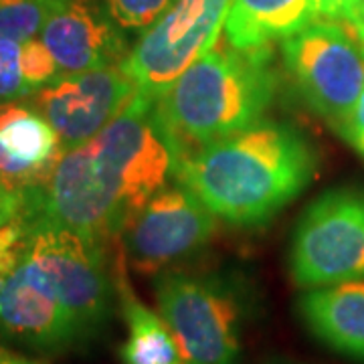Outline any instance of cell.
<instances>
[{"instance_id": "obj_1", "label": "cell", "mask_w": 364, "mask_h": 364, "mask_svg": "<svg viewBox=\"0 0 364 364\" xmlns=\"http://www.w3.org/2000/svg\"><path fill=\"white\" fill-rule=\"evenodd\" d=\"M178 158L156 112L138 91L132 104L90 142L61 154L26 213L107 243L119 239L138 210L176 181Z\"/></svg>"}, {"instance_id": "obj_2", "label": "cell", "mask_w": 364, "mask_h": 364, "mask_svg": "<svg viewBox=\"0 0 364 364\" xmlns=\"http://www.w3.org/2000/svg\"><path fill=\"white\" fill-rule=\"evenodd\" d=\"M318 172V152L294 126L261 119L203 146L176 168V181L233 225H259L289 205Z\"/></svg>"}, {"instance_id": "obj_3", "label": "cell", "mask_w": 364, "mask_h": 364, "mask_svg": "<svg viewBox=\"0 0 364 364\" xmlns=\"http://www.w3.org/2000/svg\"><path fill=\"white\" fill-rule=\"evenodd\" d=\"M275 91L272 47L237 49L223 37L158 95L156 112L181 162L261 122Z\"/></svg>"}, {"instance_id": "obj_4", "label": "cell", "mask_w": 364, "mask_h": 364, "mask_svg": "<svg viewBox=\"0 0 364 364\" xmlns=\"http://www.w3.org/2000/svg\"><path fill=\"white\" fill-rule=\"evenodd\" d=\"M154 299L184 364L239 363L249 308L231 277L166 269L154 277Z\"/></svg>"}, {"instance_id": "obj_5", "label": "cell", "mask_w": 364, "mask_h": 364, "mask_svg": "<svg viewBox=\"0 0 364 364\" xmlns=\"http://www.w3.org/2000/svg\"><path fill=\"white\" fill-rule=\"evenodd\" d=\"M26 219L23 253L43 272L90 342L109 322L117 299L105 245L28 213Z\"/></svg>"}, {"instance_id": "obj_6", "label": "cell", "mask_w": 364, "mask_h": 364, "mask_svg": "<svg viewBox=\"0 0 364 364\" xmlns=\"http://www.w3.org/2000/svg\"><path fill=\"white\" fill-rule=\"evenodd\" d=\"M289 275L304 289L364 279L363 188H332L304 210L289 245Z\"/></svg>"}, {"instance_id": "obj_7", "label": "cell", "mask_w": 364, "mask_h": 364, "mask_svg": "<svg viewBox=\"0 0 364 364\" xmlns=\"http://www.w3.org/2000/svg\"><path fill=\"white\" fill-rule=\"evenodd\" d=\"M282 59L304 102L336 128L364 90V51L348 26L316 18L282 41Z\"/></svg>"}, {"instance_id": "obj_8", "label": "cell", "mask_w": 364, "mask_h": 364, "mask_svg": "<svg viewBox=\"0 0 364 364\" xmlns=\"http://www.w3.org/2000/svg\"><path fill=\"white\" fill-rule=\"evenodd\" d=\"M229 4L231 0H174L136 41L122 69L138 90L156 100L217 45Z\"/></svg>"}, {"instance_id": "obj_9", "label": "cell", "mask_w": 364, "mask_h": 364, "mask_svg": "<svg viewBox=\"0 0 364 364\" xmlns=\"http://www.w3.org/2000/svg\"><path fill=\"white\" fill-rule=\"evenodd\" d=\"M217 217L182 182L166 184L144 205L117 239L132 269L158 275L205 247Z\"/></svg>"}, {"instance_id": "obj_10", "label": "cell", "mask_w": 364, "mask_h": 364, "mask_svg": "<svg viewBox=\"0 0 364 364\" xmlns=\"http://www.w3.org/2000/svg\"><path fill=\"white\" fill-rule=\"evenodd\" d=\"M0 336L43 354L87 342L75 316L23 249L13 265L0 272Z\"/></svg>"}, {"instance_id": "obj_11", "label": "cell", "mask_w": 364, "mask_h": 364, "mask_svg": "<svg viewBox=\"0 0 364 364\" xmlns=\"http://www.w3.org/2000/svg\"><path fill=\"white\" fill-rule=\"evenodd\" d=\"M138 87L119 65L57 75L35 95L33 104L51 122L63 152L90 142L138 95Z\"/></svg>"}, {"instance_id": "obj_12", "label": "cell", "mask_w": 364, "mask_h": 364, "mask_svg": "<svg viewBox=\"0 0 364 364\" xmlns=\"http://www.w3.org/2000/svg\"><path fill=\"white\" fill-rule=\"evenodd\" d=\"M122 31L97 0H57L39 39L65 75L119 65L132 49Z\"/></svg>"}, {"instance_id": "obj_13", "label": "cell", "mask_w": 364, "mask_h": 364, "mask_svg": "<svg viewBox=\"0 0 364 364\" xmlns=\"http://www.w3.org/2000/svg\"><path fill=\"white\" fill-rule=\"evenodd\" d=\"M61 154L59 134L35 105H0V174L13 188H41Z\"/></svg>"}, {"instance_id": "obj_14", "label": "cell", "mask_w": 364, "mask_h": 364, "mask_svg": "<svg viewBox=\"0 0 364 364\" xmlns=\"http://www.w3.org/2000/svg\"><path fill=\"white\" fill-rule=\"evenodd\" d=\"M301 322L328 348L364 360V279L308 287L298 299Z\"/></svg>"}, {"instance_id": "obj_15", "label": "cell", "mask_w": 364, "mask_h": 364, "mask_svg": "<svg viewBox=\"0 0 364 364\" xmlns=\"http://www.w3.org/2000/svg\"><path fill=\"white\" fill-rule=\"evenodd\" d=\"M318 16L316 0H231L223 33L237 49H263L296 35Z\"/></svg>"}, {"instance_id": "obj_16", "label": "cell", "mask_w": 364, "mask_h": 364, "mask_svg": "<svg viewBox=\"0 0 364 364\" xmlns=\"http://www.w3.org/2000/svg\"><path fill=\"white\" fill-rule=\"evenodd\" d=\"M114 284L119 304V312L128 328V338L119 346L122 364H184L176 340L170 332L168 324L160 312L150 310L138 294L134 291L128 272L126 255L119 245L116 265H114Z\"/></svg>"}, {"instance_id": "obj_17", "label": "cell", "mask_w": 364, "mask_h": 364, "mask_svg": "<svg viewBox=\"0 0 364 364\" xmlns=\"http://www.w3.org/2000/svg\"><path fill=\"white\" fill-rule=\"evenodd\" d=\"M57 0H0V41L39 37Z\"/></svg>"}, {"instance_id": "obj_18", "label": "cell", "mask_w": 364, "mask_h": 364, "mask_svg": "<svg viewBox=\"0 0 364 364\" xmlns=\"http://www.w3.org/2000/svg\"><path fill=\"white\" fill-rule=\"evenodd\" d=\"M23 43L0 41V105L16 104L33 95L23 71Z\"/></svg>"}, {"instance_id": "obj_19", "label": "cell", "mask_w": 364, "mask_h": 364, "mask_svg": "<svg viewBox=\"0 0 364 364\" xmlns=\"http://www.w3.org/2000/svg\"><path fill=\"white\" fill-rule=\"evenodd\" d=\"M174 0H102L109 16L124 31H146L168 11Z\"/></svg>"}, {"instance_id": "obj_20", "label": "cell", "mask_w": 364, "mask_h": 364, "mask_svg": "<svg viewBox=\"0 0 364 364\" xmlns=\"http://www.w3.org/2000/svg\"><path fill=\"white\" fill-rule=\"evenodd\" d=\"M26 227H28L26 210L9 221L0 223V272L13 265L14 259L18 257L25 243Z\"/></svg>"}, {"instance_id": "obj_21", "label": "cell", "mask_w": 364, "mask_h": 364, "mask_svg": "<svg viewBox=\"0 0 364 364\" xmlns=\"http://www.w3.org/2000/svg\"><path fill=\"white\" fill-rule=\"evenodd\" d=\"M334 130L364 158V90L360 97L356 100V104L352 105L348 116L344 117Z\"/></svg>"}, {"instance_id": "obj_22", "label": "cell", "mask_w": 364, "mask_h": 364, "mask_svg": "<svg viewBox=\"0 0 364 364\" xmlns=\"http://www.w3.org/2000/svg\"><path fill=\"white\" fill-rule=\"evenodd\" d=\"M26 195L28 193L13 188L0 174V223L9 221V219H13L25 210Z\"/></svg>"}, {"instance_id": "obj_23", "label": "cell", "mask_w": 364, "mask_h": 364, "mask_svg": "<svg viewBox=\"0 0 364 364\" xmlns=\"http://www.w3.org/2000/svg\"><path fill=\"white\" fill-rule=\"evenodd\" d=\"M318 13L324 18L346 23L363 6V0H316Z\"/></svg>"}, {"instance_id": "obj_24", "label": "cell", "mask_w": 364, "mask_h": 364, "mask_svg": "<svg viewBox=\"0 0 364 364\" xmlns=\"http://www.w3.org/2000/svg\"><path fill=\"white\" fill-rule=\"evenodd\" d=\"M344 25L348 26V31L354 35V39L358 41V45L363 47L364 51V4L356 11V14L352 16L350 21H346Z\"/></svg>"}, {"instance_id": "obj_25", "label": "cell", "mask_w": 364, "mask_h": 364, "mask_svg": "<svg viewBox=\"0 0 364 364\" xmlns=\"http://www.w3.org/2000/svg\"><path fill=\"white\" fill-rule=\"evenodd\" d=\"M0 364H47L45 360L39 358H31L25 354H18V352L9 350V348H2L0 346Z\"/></svg>"}, {"instance_id": "obj_26", "label": "cell", "mask_w": 364, "mask_h": 364, "mask_svg": "<svg viewBox=\"0 0 364 364\" xmlns=\"http://www.w3.org/2000/svg\"><path fill=\"white\" fill-rule=\"evenodd\" d=\"M267 364H291V363H287V360H282V358H275V360H269Z\"/></svg>"}, {"instance_id": "obj_27", "label": "cell", "mask_w": 364, "mask_h": 364, "mask_svg": "<svg viewBox=\"0 0 364 364\" xmlns=\"http://www.w3.org/2000/svg\"><path fill=\"white\" fill-rule=\"evenodd\" d=\"M363 4H364V0H363Z\"/></svg>"}]
</instances>
